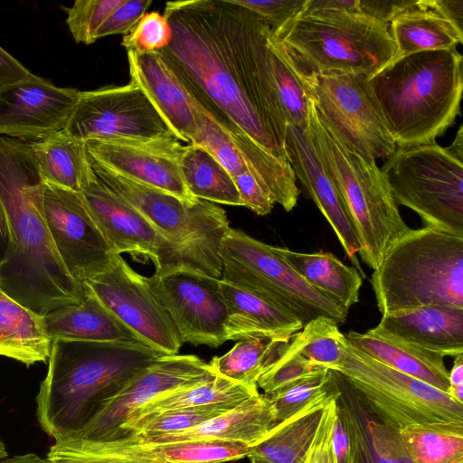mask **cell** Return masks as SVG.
Instances as JSON below:
<instances>
[{
    "instance_id": "603a6c76",
    "label": "cell",
    "mask_w": 463,
    "mask_h": 463,
    "mask_svg": "<svg viewBox=\"0 0 463 463\" xmlns=\"http://www.w3.org/2000/svg\"><path fill=\"white\" fill-rule=\"evenodd\" d=\"M367 331L443 357L463 354V308L430 306L383 315Z\"/></svg>"
},
{
    "instance_id": "4dcf8cb0",
    "label": "cell",
    "mask_w": 463,
    "mask_h": 463,
    "mask_svg": "<svg viewBox=\"0 0 463 463\" xmlns=\"http://www.w3.org/2000/svg\"><path fill=\"white\" fill-rule=\"evenodd\" d=\"M51 347L43 316L0 289V355L30 366L48 362Z\"/></svg>"
},
{
    "instance_id": "52a82bcc",
    "label": "cell",
    "mask_w": 463,
    "mask_h": 463,
    "mask_svg": "<svg viewBox=\"0 0 463 463\" xmlns=\"http://www.w3.org/2000/svg\"><path fill=\"white\" fill-rule=\"evenodd\" d=\"M307 129L355 228L359 255L374 269L390 246L410 229L385 175L375 160L343 143L320 119L309 100Z\"/></svg>"
},
{
    "instance_id": "11a10c76",
    "label": "cell",
    "mask_w": 463,
    "mask_h": 463,
    "mask_svg": "<svg viewBox=\"0 0 463 463\" xmlns=\"http://www.w3.org/2000/svg\"><path fill=\"white\" fill-rule=\"evenodd\" d=\"M428 4L463 32V0H428Z\"/></svg>"
},
{
    "instance_id": "bcb514c9",
    "label": "cell",
    "mask_w": 463,
    "mask_h": 463,
    "mask_svg": "<svg viewBox=\"0 0 463 463\" xmlns=\"http://www.w3.org/2000/svg\"><path fill=\"white\" fill-rule=\"evenodd\" d=\"M324 369L314 366L291 345L290 342L278 361L259 379L257 385L271 395Z\"/></svg>"
},
{
    "instance_id": "1f68e13d",
    "label": "cell",
    "mask_w": 463,
    "mask_h": 463,
    "mask_svg": "<svg viewBox=\"0 0 463 463\" xmlns=\"http://www.w3.org/2000/svg\"><path fill=\"white\" fill-rule=\"evenodd\" d=\"M277 250L306 282L333 301L347 309L359 301L361 275L333 253H306L280 247Z\"/></svg>"
},
{
    "instance_id": "f907efd6",
    "label": "cell",
    "mask_w": 463,
    "mask_h": 463,
    "mask_svg": "<svg viewBox=\"0 0 463 463\" xmlns=\"http://www.w3.org/2000/svg\"><path fill=\"white\" fill-rule=\"evenodd\" d=\"M339 397L334 398L326 405L322 421L304 463H337L333 449L332 434Z\"/></svg>"
},
{
    "instance_id": "816d5d0a",
    "label": "cell",
    "mask_w": 463,
    "mask_h": 463,
    "mask_svg": "<svg viewBox=\"0 0 463 463\" xmlns=\"http://www.w3.org/2000/svg\"><path fill=\"white\" fill-rule=\"evenodd\" d=\"M242 206L259 215L271 212L275 202L270 193L250 173L244 172L233 177Z\"/></svg>"
},
{
    "instance_id": "30bf717a",
    "label": "cell",
    "mask_w": 463,
    "mask_h": 463,
    "mask_svg": "<svg viewBox=\"0 0 463 463\" xmlns=\"http://www.w3.org/2000/svg\"><path fill=\"white\" fill-rule=\"evenodd\" d=\"M381 169L397 205L463 236V156L433 142L396 148Z\"/></svg>"
},
{
    "instance_id": "83f0119b",
    "label": "cell",
    "mask_w": 463,
    "mask_h": 463,
    "mask_svg": "<svg viewBox=\"0 0 463 463\" xmlns=\"http://www.w3.org/2000/svg\"><path fill=\"white\" fill-rule=\"evenodd\" d=\"M345 335L349 345L365 354L442 392H448L449 371L443 356L368 331L360 333L352 330Z\"/></svg>"
},
{
    "instance_id": "ac0fdd59",
    "label": "cell",
    "mask_w": 463,
    "mask_h": 463,
    "mask_svg": "<svg viewBox=\"0 0 463 463\" xmlns=\"http://www.w3.org/2000/svg\"><path fill=\"white\" fill-rule=\"evenodd\" d=\"M148 279L184 343L218 347L225 343L227 309L219 280L193 271H174Z\"/></svg>"
},
{
    "instance_id": "74e56055",
    "label": "cell",
    "mask_w": 463,
    "mask_h": 463,
    "mask_svg": "<svg viewBox=\"0 0 463 463\" xmlns=\"http://www.w3.org/2000/svg\"><path fill=\"white\" fill-rule=\"evenodd\" d=\"M290 345L314 366L336 371L347 357V340L339 325L320 316L304 325Z\"/></svg>"
},
{
    "instance_id": "ffe728a7",
    "label": "cell",
    "mask_w": 463,
    "mask_h": 463,
    "mask_svg": "<svg viewBox=\"0 0 463 463\" xmlns=\"http://www.w3.org/2000/svg\"><path fill=\"white\" fill-rule=\"evenodd\" d=\"M79 96L34 74L0 88V136L35 142L63 130Z\"/></svg>"
},
{
    "instance_id": "9f6ffc18",
    "label": "cell",
    "mask_w": 463,
    "mask_h": 463,
    "mask_svg": "<svg viewBox=\"0 0 463 463\" xmlns=\"http://www.w3.org/2000/svg\"><path fill=\"white\" fill-rule=\"evenodd\" d=\"M449 395L463 402V354L455 356L453 366L449 372Z\"/></svg>"
},
{
    "instance_id": "3957f363",
    "label": "cell",
    "mask_w": 463,
    "mask_h": 463,
    "mask_svg": "<svg viewBox=\"0 0 463 463\" xmlns=\"http://www.w3.org/2000/svg\"><path fill=\"white\" fill-rule=\"evenodd\" d=\"M164 354L143 345L52 340L36 415L54 440L79 433Z\"/></svg>"
},
{
    "instance_id": "4fadbf2b",
    "label": "cell",
    "mask_w": 463,
    "mask_h": 463,
    "mask_svg": "<svg viewBox=\"0 0 463 463\" xmlns=\"http://www.w3.org/2000/svg\"><path fill=\"white\" fill-rule=\"evenodd\" d=\"M63 130L84 142L176 138L142 90L131 82L80 91Z\"/></svg>"
},
{
    "instance_id": "7c38bea8",
    "label": "cell",
    "mask_w": 463,
    "mask_h": 463,
    "mask_svg": "<svg viewBox=\"0 0 463 463\" xmlns=\"http://www.w3.org/2000/svg\"><path fill=\"white\" fill-rule=\"evenodd\" d=\"M289 69L320 119L343 143L367 159H386L394 153L396 144L373 97L369 77Z\"/></svg>"
},
{
    "instance_id": "d590c367",
    "label": "cell",
    "mask_w": 463,
    "mask_h": 463,
    "mask_svg": "<svg viewBox=\"0 0 463 463\" xmlns=\"http://www.w3.org/2000/svg\"><path fill=\"white\" fill-rule=\"evenodd\" d=\"M397 433L412 463H463V424H411Z\"/></svg>"
},
{
    "instance_id": "6da1fadb",
    "label": "cell",
    "mask_w": 463,
    "mask_h": 463,
    "mask_svg": "<svg viewBox=\"0 0 463 463\" xmlns=\"http://www.w3.org/2000/svg\"><path fill=\"white\" fill-rule=\"evenodd\" d=\"M163 14L173 36L157 52L196 101L222 127L241 130L288 161L270 26L231 0L167 2Z\"/></svg>"
},
{
    "instance_id": "5bb4252c",
    "label": "cell",
    "mask_w": 463,
    "mask_h": 463,
    "mask_svg": "<svg viewBox=\"0 0 463 463\" xmlns=\"http://www.w3.org/2000/svg\"><path fill=\"white\" fill-rule=\"evenodd\" d=\"M84 284L146 345L164 354H178L184 342L170 315L148 277L134 270L121 254Z\"/></svg>"
},
{
    "instance_id": "ba28073f",
    "label": "cell",
    "mask_w": 463,
    "mask_h": 463,
    "mask_svg": "<svg viewBox=\"0 0 463 463\" xmlns=\"http://www.w3.org/2000/svg\"><path fill=\"white\" fill-rule=\"evenodd\" d=\"M98 178L138 211L152 227L177 251L184 270L222 277L221 242L230 222L216 203L198 199L187 203L90 160Z\"/></svg>"
},
{
    "instance_id": "7dc6e473",
    "label": "cell",
    "mask_w": 463,
    "mask_h": 463,
    "mask_svg": "<svg viewBox=\"0 0 463 463\" xmlns=\"http://www.w3.org/2000/svg\"><path fill=\"white\" fill-rule=\"evenodd\" d=\"M262 18L271 28L277 30L298 16L307 0H231Z\"/></svg>"
},
{
    "instance_id": "7bdbcfd3",
    "label": "cell",
    "mask_w": 463,
    "mask_h": 463,
    "mask_svg": "<svg viewBox=\"0 0 463 463\" xmlns=\"http://www.w3.org/2000/svg\"><path fill=\"white\" fill-rule=\"evenodd\" d=\"M358 463H412L398 437L397 430L382 422L369 421L365 430L354 420Z\"/></svg>"
},
{
    "instance_id": "d6986e66",
    "label": "cell",
    "mask_w": 463,
    "mask_h": 463,
    "mask_svg": "<svg viewBox=\"0 0 463 463\" xmlns=\"http://www.w3.org/2000/svg\"><path fill=\"white\" fill-rule=\"evenodd\" d=\"M90 159L135 182L157 188L194 203L181 169L184 146L175 137L91 140L86 142Z\"/></svg>"
},
{
    "instance_id": "60d3db41",
    "label": "cell",
    "mask_w": 463,
    "mask_h": 463,
    "mask_svg": "<svg viewBox=\"0 0 463 463\" xmlns=\"http://www.w3.org/2000/svg\"><path fill=\"white\" fill-rule=\"evenodd\" d=\"M338 391L333 371L321 369L269 395L275 410V424L290 418L308 404Z\"/></svg>"
},
{
    "instance_id": "f35d334b",
    "label": "cell",
    "mask_w": 463,
    "mask_h": 463,
    "mask_svg": "<svg viewBox=\"0 0 463 463\" xmlns=\"http://www.w3.org/2000/svg\"><path fill=\"white\" fill-rule=\"evenodd\" d=\"M48 463H165L137 454L123 445L109 441H89L67 437L54 440Z\"/></svg>"
},
{
    "instance_id": "9a60e30c",
    "label": "cell",
    "mask_w": 463,
    "mask_h": 463,
    "mask_svg": "<svg viewBox=\"0 0 463 463\" xmlns=\"http://www.w3.org/2000/svg\"><path fill=\"white\" fill-rule=\"evenodd\" d=\"M43 211L53 245L69 274L84 284L115 257L80 193L43 182Z\"/></svg>"
},
{
    "instance_id": "8fae6325",
    "label": "cell",
    "mask_w": 463,
    "mask_h": 463,
    "mask_svg": "<svg viewBox=\"0 0 463 463\" xmlns=\"http://www.w3.org/2000/svg\"><path fill=\"white\" fill-rule=\"evenodd\" d=\"M334 372L363 398L382 423L395 430L420 423L463 424V402L349 343L345 362Z\"/></svg>"
},
{
    "instance_id": "484cf974",
    "label": "cell",
    "mask_w": 463,
    "mask_h": 463,
    "mask_svg": "<svg viewBox=\"0 0 463 463\" xmlns=\"http://www.w3.org/2000/svg\"><path fill=\"white\" fill-rule=\"evenodd\" d=\"M227 309L226 340L264 335L290 340L304 325L295 315L259 296L219 280Z\"/></svg>"
},
{
    "instance_id": "e0dca14e",
    "label": "cell",
    "mask_w": 463,
    "mask_h": 463,
    "mask_svg": "<svg viewBox=\"0 0 463 463\" xmlns=\"http://www.w3.org/2000/svg\"><path fill=\"white\" fill-rule=\"evenodd\" d=\"M85 205L114 254L151 260L155 275L184 270L176 250L131 204L99 178L81 192Z\"/></svg>"
},
{
    "instance_id": "d4e9b609",
    "label": "cell",
    "mask_w": 463,
    "mask_h": 463,
    "mask_svg": "<svg viewBox=\"0 0 463 463\" xmlns=\"http://www.w3.org/2000/svg\"><path fill=\"white\" fill-rule=\"evenodd\" d=\"M43 318L52 341L146 345L89 288L86 297L80 302L53 309L44 315Z\"/></svg>"
},
{
    "instance_id": "e575fe53",
    "label": "cell",
    "mask_w": 463,
    "mask_h": 463,
    "mask_svg": "<svg viewBox=\"0 0 463 463\" xmlns=\"http://www.w3.org/2000/svg\"><path fill=\"white\" fill-rule=\"evenodd\" d=\"M181 169L194 197L213 203L242 206L233 177L203 147L194 144L184 146Z\"/></svg>"
},
{
    "instance_id": "f546056e",
    "label": "cell",
    "mask_w": 463,
    "mask_h": 463,
    "mask_svg": "<svg viewBox=\"0 0 463 463\" xmlns=\"http://www.w3.org/2000/svg\"><path fill=\"white\" fill-rule=\"evenodd\" d=\"M29 145L43 182L80 193L98 179L86 142L64 130Z\"/></svg>"
},
{
    "instance_id": "f5cc1de1",
    "label": "cell",
    "mask_w": 463,
    "mask_h": 463,
    "mask_svg": "<svg viewBox=\"0 0 463 463\" xmlns=\"http://www.w3.org/2000/svg\"><path fill=\"white\" fill-rule=\"evenodd\" d=\"M416 0H359L360 13L367 18L389 24Z\"/></svg>"
},
{
    "instance_id": "681fc988",
    "label": "cell",
    "mask_w": 463,
    "mask_h": 463,
    "mask_svg": "<svg viewBox=\"0 0 463 463\" xmlns=\"http://www.w3.org/2000/svg\"><path fill=\"white\" fill-rule=\"evenodd\" d=\"M332 444L337 463H358V448L353 418L337 404Z\"/></svg>"
},
{
    "instance_id": "f1b7e54d",
    "label": "cell",
    "mask_w": 463,
    "mask_h": 463,
    "mask_svg": "<svg viewBox=\"0 0 463 463\" xmlns=\"http://www.w3.org/2000/svg\"><path fill=\"white\" fill-rule=\"evenodd\" d=\"M395 44L394 59L423 51L457 48L463 32L430 7L428 0H416L400 12L389 24Z\"/></svg>"
},
{
    "instance_id": "7a4b0ae2",
    "label": "cell",
    "mask_w": 463,
    "mask_h": 463,
    "mask_svg": "<svg viewBox=\"0 0 463 463\" xmlns=\"http://www.w3.org/2000/svg\"><path fill=\"white\" fill-rule=\"evenodd\" d=\"M43 180L29 142L0 136V200L10 229V248L0 267V289L44 316L80 302L85 284L67 271L43 211Z\"/></svg>"
},
{
    "instance_id": "277c9868",
    "label": "cell",
    "mask_w": 463,
    "mask_h": 463,
    "mask_svg": "<svg viewBox=\"0 0 463 463\" xmlns=\"http://www.w3.org/2000/svg\"><path fill=\"white\" fill-rule=\"evenodd\" d=\"M368 80L397 148L435 142L460 114L463 57L457 48L393 59Z\"/></svg>"
},
{
    "instance_id": "b9f144b4",
    "label": "cell",
    "mask_w": 463,
    "mask_h": 463,
    "mask_svg": "<svg viewBox=\"0 0 463 463\" xmlns=\"http://www.w3.org/2000/svg\"><path fill=\"white\" fill-rule=\"evenodd\" d=\"M198 107L197 133L190 144L209 152L232 177L250 172L245 155L233 137L199 103Z\"/></svg>"
},
{
    "instance_id": "8d00e7d4",
    "label": "cell",
    "mask_w": 463,
    "mask_h": 463,
    "mask_svg": "<svg viewBox=\"0 0 463 463\" xmlns=\"http://www.w3.org/2000/svg\"><path fill=\"white\" fill-rule=\"evenodd\" d=\"M129 450L165 463H223L248 457L250 448L240 441L196 439L168 443L116 440Z\"/></svg>"
},
{
    "instance_id": "8992f818",
    "label": "cell",
    "mask_w": 463,
    "mask_h": 463,
    "mask_svg": "<svg viewBox=\"0 0 463 463\" xmlns=\"http://www.w3.org/2000/svg\"><path fill=\"white\" fill-rule=\"evenodd\" d=\"M269 43L290 68L369 78L391 62L396 52L389 24L341 10L298 14L270 31Z\"/></svg>"
},
{
    "instance_id": "5b68a950",
    "label": "cell",
    "mask_w": 463,
    "mask_h": 463,
    "mask_svg": "<svg viewBox=\"0 0 463 463\" xmlns=\"http://www.w3.org/2000/svg\"><path fill=\"white\" fill-rule=\"evenodd\" d=\"M370 282L382 316L430 306L463 308V236L410 228L387 250Z\"/></svg>"
},
{
    "instance_id": "836d02e7",
    "label": "cell",
    "mask_w": 463,
    "mask_h": 463,
    "mask_svg": "<svg viewBox=\"0 0 463 463\" xmlns=\"http://www.w3.org/2000/svg\"><path fill=\"white\" fill-rule=\"evenodd\" d=\"M291 339L264 335L244 337L208 364L219 376L243 385L258 386L259 379L278 361Z\"/></svg>"
},
{
    "instance_id": "9c48e42d",
    "label": "cell",
    "mask_w": 463,
    "mask_h": 463,
    "mask_svg": "<svg viewBox=\"0 0 463 463\" xmlns=\"http://www.w3.org/2000/svg\"><path fill=\"white\" fill-rule=\"evenodd\" d=\"M219 256L222 280L283 307L303 325L320 316L339 326L345 323L349 309L306 282L277 247L230 228L221 242Z\"/></svg>"
},
{
    "instance_id": "ab89813d",
    "label": "cell",
    "mask_w": 463,
    "mask_h": 463,
    "mask_svg": "<svg viewBox=\"0 0 463 463\" xmlns=\"http://www.w3.org/2000/svg\"><path fill=\"white\" fill-rule=\"evenodd\" d=\"M235 407L208 405L163 411L122 427L112 440L143 439L191 429Z\"/></svg>"
},
{
    "instance_id": "c3c4849f",
    "label": "cell",
    "mask_w": 463,
    "mask_h": 463,
    "mask_svg": "<svg viewBox=\"0 0 463 463\" xmlns=\"http://www.w3.org/2000/svg\"><path fill=\"white\" fill-rule=\"evenodd\" d=\"M151 0H123L106 18L95 35L96 41L109 35L128 34L146 14Z\"/></svg>"
},
{
    "instance_id": "2e32d148",
    "label": "cell",
    "mask_w": 463,
    "mask_h": 463,
    "mask_svg": "<svg viewBox=\"0 0 463 463\" xmlns=\"http://www.w3.org/2000/svg\"><path fill=\"white\" fill-rule=\"evenodd\" d=\"M216 374L194 354H165L137 374L73 438L107 442L117 436L127 417L156 397L210 380ZM67 438V437H66Z\"/></svg>"
},
{
    "instance_id": "6f0895ef",
    "label": "cell",
    "mask_w": 463,
    "mask_h": 463,
    "mask_svg": "<svg viewBox=\"0 0 463 463\" xmlns=\"http://www.w3.org/2000/svg\"><path fill=\"white\" fill-rule=\"evenodd\" d=\"M10 248V229L5 210L0 200V267L5 261Z\"/></svg>"
},
{
    "instance_id": "db71d44e",
    "label": "cell",
    "mask_w": 463,
    "mask_h": 463,
    "mask_svg": "<svg viewBox=\"0 0 463 463\" xmlns=\"http://www.w3.org/2000/svg\"><path fill=\"white\" fill-rule=\"evenodd\" d=\"M32 76L33 73L0 46V88Z\"/></svg>"
},
{
    "instance_id": "f6af8a7d",
    "label": "cell",
    "mask_w": 463,
    "mask_h": 463,
    "mask_svg": "<svg viewBox=\"0 0 463 463\" xmlns=\"http://www.w3.org/2000/svg\"><path fill=\"white\" fill-rule=\"evenodd\" d=\"M172 36L173 31L166 17L158 12H149L123 37L122 45L127 52H153L167 47Z\"/></svg>"
},
{
    "instance_id": "680465c9",
    "label": "cell",
    "mask_w": 463,
    "mask_h": 463,
    "mask_svg": "<svg viewBox=\"0 0 463 463\" xmlns=\"http://www.w3.org/2000/svg\"><path fill=\"white\" fill-rule=\"evenodd\" d=\"M0 463H48L46 458H43L34 453H27L14 457H7L0 460Z\"/></svg>"
},
{
    "instance_id": "94428289",
    "label": "cell",
    "mask_w": 463,
    "mask_h": 463,
    "mask_svg": "<svg viewBox=\"0 0 463 463\" xmlns=\"http://www.w3.org/2000/svg\"><path fill=\"white\" fill-rule=\"evenodd\" d=\"M251 463H264L260 460L255 459V458H250Z\"/></svg>"
},
{
    "instance_id": "d6a6232c",
    "label": "cell",
    "mask_w": 463,
    "mask_h": 463,
    "mask_svg": "<svg viewBox=\"0 0 463 463\" xmlns=\"http://www.w3.org/2000/svg\"><path fill=\"white\" fill-rule=\"evenodd\" d=\"M258 393V386L243 385L216 374L210 380L189 387L176 389L156 397L133 411L127 417L120 429L137 420L170 410L208 405L236 407Z\"/></svg>"
},
{
    "instance_id": "7402d4cb",
    "label": "cell",
    "mask_w": 463,
    "mask_h": 463,
    "mask_svg": "<svg viewBox=\"0 0 463 463\" xmlns=\"http://www.w3.org/2000/svg\"><path fill=\"white\" fill-rule=\"evenodd\" d=\"M131 83L139 87L177 139L188 142L198 128L199 107L181 78L159 52H128Z\"/></svg>"
},
{
    "instance_id": "4316f807",
    "label": "cell",
    "mask_w": 463,
    "mask_h": 463,
    "mask_svg": "<svg viewBox=\"0 0 463 463\" xmlns=\"http://www.w3.org/2000/svg\"><path fill=\"white\" fill-rule=\"evenodd\" d=\"M340 395L339 390L275 424L259 442L250 446L248 457L264 463H304L326 405Z\"/></svg>"
},
{
    "instance_id": "91938a15",
    "label": "cell",
    "mask_w": 463,
    "mask_h": 463,
    "mask_svg": "<svg viewBox=\"0 0 463 463\" xmlns=\"http://www.w3.org/2000/svg\"><path fill=\"white\" fill-rule=\"evenodd\" d=\"M8 457V452L6 450L5 443L2 441L0 438V460Z\"/></svg>"
},
{
    "instance_id": "cb8c5ba5",
    "label": "cell",
    "mask_w": 463,
    "mask_h": 463,
    "mask_svg": "<svg viewBox=\"0 0 463 463\" xmlns=\"http://www.w3.org/2000/svg\"><path fill=\"white\" fill-rule=\"evenodd\" d=\"M272 401L268 394L258 393L235 408L191 429L143 439H121L135 443H168L196 439L240 441L252 446L275 425Z\"/></svg>"
},
{
    "instance_id": "ee69618b",
    "label": "cell",
    "mask_w": 463,
    "mask_h": 463,
    "mask_svg": "<svg viewBox=\"0 0 463 463\" xmlns=\"http://www.w3.org/2000/svg\"><path fill=\"white\" fill-rule=\"evenodd\" d=\"M123 0H77L71 7L61 6L66 13V24L78 43L91 44L109 14Z\"/></svg>"
},
{
    "instance_id": "44dd1931",
    "label": "cell",
    "mask_w": 463,
    "mask_h": 463,
    "mask_svg": "<svg viewBox=\"0 0 463 463\" xmlns=\"http://www.w3.org/2000/svg\"><path fill=\"white\" fill-rule=\"evenodd\" d=\"M284 148L296 177L334 230L346 256L359 268L356 254L360 242L355 228L307 128L287 125Z\"/></svg>"
}]
</instances>
